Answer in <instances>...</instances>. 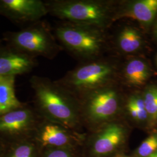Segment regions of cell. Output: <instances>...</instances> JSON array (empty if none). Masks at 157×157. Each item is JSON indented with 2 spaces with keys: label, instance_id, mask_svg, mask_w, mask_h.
<instances>
[{
  "label": "cell",
  "instance_id": "obj_1",
  "mask_svg": "<svg viewBox=\"0 0 157 157\" xmlns=\"http://www.w3.org/2000/svg\"><path fill=\"white\" fill-rule=\"evenodd\" d=\"M29 82L34 101L44 118L67 129L76 128L82 120L78 99L56 81L37 75Z\"/></svg>",
  "mask_w": 157,
  "mask_h": 157
},
{
  "label": "cell",
  "instance_id": "obj_2",
  "mask_svg": "<svg viewBox=\"0 0 157 157\" xmlns=\"http://www.w3.org/2000/svg\"><path fill=\"white\" fill-rule=\"evenodd\" d=\"M48 13L63 21L104 30L114 22L118 2L102 0L45 1Z\"/></svg>",
  "mask_w": 157,
  "mask_h": 157
},
{
  "label": "cell",
  "instance_id": "obj_3",
  "mask_svg": "<svg viewBox=\"0 0 157 157\" xmlns=\"http://www.w3.org/2000/svg\"><path fill=\"white\" fill-rule=\"evenodd\" d=\"M120 71L117 62L98 58L84 61L56 82L78 100L91 91L117 83Z\"/></svg>",
  "mask_w": 157,
  "mask_h": 157
},
{
  "label": "cell",
  "instance_id": "obj_4",
  "mask_svg": "<svg viewBox=\"0 0 157 157\" xmlns=\"http://www.w3.org/2000/svg\"><path fill=\"white\" fill-rule=\"evenodd\" d=\"M54 35L62 48L84 61L98 58L107 47L104 31L89 26L62 22Z\"/></svg>",
  "mask_w": 157,
  "mask_h": 157
},
{
  "label": "cell",
  "instance_id": "obj_5",
  "mask_svg": "<svg viewBox=\"0 0 157 157\" xmlns=\"http://www.w3.org/2000/svg\"><path fill=\"white\" fill-rule=\"evenodd\" d=\"M125 97L117 83L94 90L78 99L82 119L96 129L118 119Z\"/></svg>",
  "mask_w": 157,
  "mask_h": 157
},
{
  "label": "cell",
  "instance_id": "obj_6",
  "mask_svg": "<svg viewBox=\"0 0 157 157\" xmlns=\"http://www.w3.org/2000/svg\"><path fill=\"white\" fill-rule=\"evenodd\" d=\"M56 39L47 23L42 21L4 34L6 45L35 58L38 56L50 59L55 58L62 48Z\"/></svg>",
  "mask_w": 157,
  "mask_h": 157
},
{
  "label": "cell",
  "instance_id": "obj_7",
  "mask_svg": "<svg viewBox=\"0 0 157 157\" xmlns=\"http://www.w3.org/2000/svg\"><path fill=\"white\" fill-rule=\"evenodd\" d=\"M128 129L118 119L104 124L97 128L91 140L90 151L93 157H109L124 146Z\"/></svg>",
  "mask_w": 157,
  "mask_h": 157
},
{
  "label": "cell",
  "instance_id": "obj_8",
  "mask_svg": "<svg viewBox=\"0 0 157 157\" xmlns=\"http://www.w3.org/2000/svg\"><path fill=\"white\" fill-rule=\"evenodd\" d=\"M47 13L45 2L41 0H0V15L15 23L29 25Z\"/></svg>",
  "mask_w": 157,
  "mask_h": 157
},
{
  "label": "cell",
  "instance_id": "obj_9",
  "mask_svg": "<svg viewBox=\"0 0 157 157\" xmlns=\"http://www.w3.org/2000/svg\"><path fill=\"white\" fill-rule=\"evenodd\" d=\"M157 16V0H133L118 2L114 22L133 19L145 29L152 28Z\"/></svg>",
  "mask_w": 157,
  "mask_h": 157
},
{
  "label": "cell",
  "instance_id": "obj_10",
  "mask_svg": "<svg viewBox=\"0 0 157 157\" xmlns=\"http://www.w3.org/2000/svg\"><path fill=\"white\" fill-rule=\"evenodd\" d=\"M37 65L36 58L0 43V76H17L30 73Z\"/></svg>",
  "mask_w": 157,
  "mask_h": 157
},
{
  "label": "cell",
  "instance_id": "obj_11",
  "mask_svg": "<svg viewBox=\"0 0 157 157\" xmlns=\"http://www.w3.org/2000/svg\"><path fill=\"white\" fill-rule=\"evenodd\" d=\"M36 124L33 111L24 105L0 116V133L20 135L33 129Z\"/></svg>",
  "mask_w": 157,
  "mask_h": 157
},
{
  "label": "cell",
  "instance_id": "obj_12",
  "mask_svg": "<svg viewBox=\"0 0 157 157\" xmlns=\"http://www.w3.org/2000/svg\"><path fill=\"white\" fill-rule=\"evenodd\" d=\"M151 70L146 60L137 56H130L120 71V78L130 87L146 86L151 78Z\"/></svg>",
  "mask_w": 157,
  "mask_h": 157
},
{
  "label": "cell",
  "instance_id": "obj_13",
  "mask_svg": "<svg viewBox=\"0 0 157 157\" xmlns=\"http://www.w3.org/2000/svg\"><path fill=\"white\" fill-rule=\"evenodd\" d=\"M145 41L143 35L137 28L126 25L118 32L115 39L117 50L126 56H136L143 50Z\"/></svg>",
  "mask_w": 157,
  "mask_h": 157
},
{
  "label": "cell",
  "instance_id": "obj_14",
  "mask_svg": "<svg viewBox=\"0 0 157 157\" xmlns=\"http://www.w3.org/2000/svg\"><path fill=\"white\" fill-rule=\"evenodd\" d=\"M123 113L137 127L150 130L148 114L141 91H135L125 97Z\"/></svg>",
  "mask_w": 157,
  "mask_h": 157
},
{
  "label": "cell",
  "instance_id": "obj_15",
  "mask_svg": "<svg viewBox=\"0 0 157 157\" xmlns=\"http://www.w3.org/2000/svg\"><path fill=\"white\" fill-rule=\"evenodd\" d=\"M39 127L40 139L45 146L63 148L71 141L67 128L60 124L45 119Z\"/></svg>",
  "mask_w": 157,
  "mask_h": 157
},
{
  "label": "cell",
  "instance_id": "obj_16",
  "mask_svg": "<svg viewBox=\"0 0 157 157\" xmlns=\"http://www.w3.org/2000/svg\"><path fill=\"white\" fill-rule=\"evenodd\" d=\"M15 78L13 76H0V116L24 105L15 93Z\"/></svg>",
  "mask_w": 157,
  "mask_h": 157
},
{
  "label": "cell",
  "instance_id": "obj_17",
  "mask_svg": "<svg viewBox=\"0 0 157 157\" xmlns=\"http://www.w3.org/2000/svg\"><path fill=\"white\" fill-rule=\"evenodd\" d=\"M141 91L150 124V130L157 128V84H147Z\"/></svg>",
  "mask_w": 157,
  "mask_h": 157
},
{
  "label": "cell",
  "instance_id": "obj_18",
  "mask_svg": "<svg viewBox=\"0 0 157 157\" xmlns=\"http://www.w3.org/2000/svg\"><path fill=\"white\" fill-rule=\"evenodd\" d=\"M157 152V130H154L148 137L137 147L133 153L134 157H148Z\"/></svg>",
  "mask_w": 157,
  "mask_h": 157
},
{
  "label": "cell",
  "instance_id": "obj_19",
  "mask_svg": "<svg viewBox=\"0 0 157 157\" xmlns=\"http://www.w3.org/2000/svg\"><path fill=\"white\" fill-rule=\"evenodd\" d=\"M33 148L29 144H22L17 147L11 157H33Z\"/></svg>",
  "mask_w": 157,
  "mask_h": 157
},
{
  "label": "cell",
  "instance_id": "obj_20",
  "mask_svg": "<svg viewBox=\"0 0 157 157\" xmlns=\"http://www.w3.org/2000/svg\"><path fill=\"white\" fill-rule=\"evenodd\" d=\"M45 157H73L71 153L63 148L52 149L47 152Z\"/></svg>",
  "mask_w": 157,
  "mask_h": 157
},
{
  "label": "cell",
  "instance_id": "obj_21",
  "mask_svg": "<svg viewBox=\"0 0 157 157\" xmlns=\"http://www.w3.org/2000/svg\"><path fill=\"white\" fill-rule=\"evenodd\" d=\"M152 28V32H153L154 36L155 37L156 40H157V16L154 22L153 23Z\"/></svg>",
  "mask_w": 157,
  "mask_h": 157
},
{
  "label": "cell",
  "instance_id": "obj_22",
  "mask_svg": "<svg viewBox=\"0 0 157 157\" xmlns=\"http://www.w3.org/2000/svg\"><path fill=\"white\" fill-rule=\"evenodd\" d=\"M113 157H134L133 155L132 156H129L128 155H126V154H116L115 156Z\"/></svg>",
  "mask_w": 157,
  "mask_h": 157
},
{
  "label": "cell",
  "instance_id": "obj_23",
  "mask_svg": "<svg viewBox=\"0 0 157 157\" xmlns=\"http://www.w3.org/2000/svg\"><path fill=\"white\" fill-rule=\"evenodd\" d=\"M157 157V152H156L154 153V154H153L151 155H150V156H149V157Z\"/></svg>",
  "mask_w": 157,
  "mask_h": 157
},
{
  "label": "cell",
  "instance_id": "obj_24",
  "mask_svg": "<svg viewBox=\"0 0 157 157\" xmlns=\"http://www.w3.org/2000/svg\"><path fill=\"white\" fill-rule=\"evenodd\" d=\"M0 43H1V41H0Z\"/></svg>",
  "mask_w": 157,
  "mask_h": 157
}]
</instances>
